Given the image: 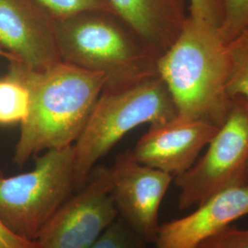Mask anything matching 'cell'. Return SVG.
Returning <instances> with one entry per match:
<instances>
[{
	"label": "cell",
	"instance_id": "6da1fadb",
	"mask_svg": "<svg viewBox=\"0 0 248 248\" xmlns=\"http://www.w3.org/2000/svg\"><path fill=\"white\" fill-rule=\"evenodd\" d=\"M8 72L25 86L30 97L13 156L19 168L44 151L74 145L106 82L101 73L62 61L44 71L10 62Z\"/></svg>",
	"mask_w": 248,
	"mask_h": 248
},
{
	"label": "cell",
	"instance_id": "7a4b0ae2",
	"mask_svg": "<svg viewBox=\"0 0 248 248\" xmlns=\"http://www.w3.org/2000/svg\"><path fill=\"white\" fill-rule=\"evenodd\" d=\"M178 115L221 127L232 100L227 93V44L219 29L187 15L175 43L157 60Z\"/></svg>",
	"mask_w": 248,
	"mask_h": 248
},
{
	"label": "cell",
	"instance_id": "3957f363",
	"mask_svg": "<svg viewBox=\"0 0 248 248\" xmlns=\"http://www.w3.org/2000/svg\"><path fill=\"white\" fill-rule=\"evenodd\" d=\"M57 37L62 62L103 74V91L158 77V57L116 14L87 11L59 19Z\"/></svg>",
	"mask_w": 248,
	"mask_h": 248
},
{
	"label": "cell",
	"instance_id": "277c9868",
	"mask_svg": "<svg viewBox=\"0 0 248 248\" xmlns=\"http://www.w3.org/2000/svg\"><path fill=\"white\" fill-rule=\"evenodd\" d=\"M177 115V108L159 76L129 89L102 91L74 144L75 190L87 183L98 160L126 133L142 124H163Z\"/></svg>",
	"mask_w": 248,
	"mask_h": 248
},
{
	"label": "cell",
	"instance_id": "5b68a950",
	"mask_svg": "<svg viewBox=\"0 0 248 248\" xmlns=\"http://www.w3.org/2000/svg\"><path fill=\"white\" fill-rule=\"evenodd\" d=\"M74 145L45 151L31 171L7 177L0 170V222L21 238L40 232L75 190Z\"/></svg>",
	"mask_w": 248,
	"mask_h": 248
},
{
	"label": "cell",
	"instance_id": "8992f818",
	"mask_svg": "<svg viewBox=\"0 0 248 248\" xmlns=\"http://www.w3.org/2000/svg\"><path fill=\"white\" fill-rule=\"evenodd\" d=\"M248 102L234 98L203 156L174 177L179 188V210L199 206L226 188L248 184Z\"/></svg>",
	"mask_w": 248,
	"mask_h": 248
},
{
	"label": "cell",
	"instance_id": "52a82bcc",
	"mask_svg": "<svg viewBox=\"0 0 248 248\" xmlns=\"http://www.w3.org/2000/svg\"><path fill=\"white\" fill-rule=\"evenodd\" d=\"M110 169H92L87 183L53 213L40 232V248H89L119 216Z\"/></svg>",
	"mask_w": 248,
	"mask_h": 248
},
{
	"label": "cell",
	"instance_id": "ba28073f",
	"mask_svg": "<svg viewBox=\"0 0 248 248\" xmlns=\"http://www.w3.org/2000/svg\"><path fill=\"white\" fill-rule=\"evenodd\" d=\"M109 169L119 217L147 245L154 244L159 229L160 206L174 177L138 162L133 150L119 154Z\"/></svg>",
	"mask_w": 248,
	"mask_h": 248
},
{
	"label": "cell",
	"instance_id": "9c48e42d",
	"mask_svg": "<svg viewBox=\"0 0 248 248\" xmlns=\"http://www.w3.org/2000/svg\"><path fill=\"white\" fill-rule=\"evenodd\" d=\"M58 21L40 0H0V47L33 71L62 62Z\"/></svg>",
	"mask_w": 248,
	"mask_h": 248
},
{
	"label": "cell",
	"instance_id": "30bf717a",
	"mask_svg": "<svg viewBox=\"0 0 248 248\" xmlns=\"http://www.w3.org/2000/svg\"><path fill=\"white\" fill-rule=\"evenodd\" d=\"M218 130L208 122L177 114L166 123L150 125L136 143L133 155L143 165L177 177L195 164Z\"/></svg>",
	"mask_w": 248,
	"mask_h": 248
},
{
	"label": "cell",
	"instance_id": "8fae6325",
	"mask_svg": "<svg viewBox=\"0 0 248 248\" xmlns=\"http://www.w3.org/2000/svg\"><path fill=\"white\" fill-rule=\"evenodd\" d=\"M183 218L161 224L155 248H198L231 223L248 214V184L213 195Z\"/></svg>",
	"mask_w": 248,
	"mask_h": 248
},
{
	"label": "cell",
	"instance_id": "7c38bea8",
	"mask_svg": "<svg viewBox=\"0 0 248 248\" xmlns=\"http://www.w3.org/2000/svg\"><path fill=\"white\" fill-rule=\"evenodd\" d=\"M118 17L158 58L180 34L187 16L184 0H108Z\"/></svg>",
	"mask_w": 248,
	"mask_h": 248
},
{
	"label": "cell",
	"instance_id": "4fadbf2b",
	"mask_svg": "<svg viewBox=\"0 0 248 248\" xmlns=\"http://www.w3.org/2000/svg\"><path fill=\"white\" fill-rule=\"evenodd\" d=\"M227 93L231 99L240 98L248 102V33L227 43Z\"/></svg>",
	"mask_w": 248,
	"mask_h": 248
},
{
	"label": "cell",
	"instance_id": "5bb4252c",
	"mask_svg": "<svg viewBox=\"0 0 248 248\" xmlns=\"http://www.w3.org/2000/svg\"><path fill=\"white\" fill-rule=\"evenodd\" d=\"M30 97L25 86L9 72L0 78V124L22 123L28 115Z\"/></svg>",
	"mask_w": 248,
	"mask_h": 248
},
{
	"label": "cell",
	"instance_id": "9a60e30c",
	"mask_svg": "<svg viewBox=\"0 0 248 248\" xmlns=\"http://www.w3.org/2000/svg\"><path fill=\"white\" fill-rule=\"evenodd\" d=\"M222 18L220 34L227 44L248 33V0H222Z\"/></svg>",
	"mask_w": 248,
	"mask_h": 248
},
{
	"label": "cell",
	"instance_id": "2e32d148",
	"mask_svg": "<svg viewBox=\"0 0 248 248\" xmlns=\"http://www.w3.org/2000/svg\"><path fill=\"white\" fill-rule=\"evenodd\" d=\"M147 244L118 216L89 248H146Z\"/></svg>",
	"mask_w": 248,
	"mask_h": 248
},
{
	"label": "cell",
	"instance_id": "e0dca14e",
	"mask_svg": "<svg viewBox=\"0 0 248 248\" xmlns=\"http://www.w3.org/2000/svg\"><path fill=\"white\" fill-rule=\"evenodd\" d=\"M59 18H67L87 11L116 14L108 0H40ZM117 15V14H116ZM118 16V15H117Z\"/></svg>",
	"mask_w": 248,
	"mask_h": 248
},
{
	"label": "cell",
	"instance_id": "ac0fdd59",
	"mask_svg": "<svg viewBox=\"0 0 248 248\" xmlns=\"http://www.w3.org/2000/svg\"><path fill=\"white\" fill-rule=\"evenodd\" d=\"M198 248H248V229L242 230L229 225L205 240Z\"/></svg>",
	"mask_w": 248,
	"mask_h": 248
},
{
	"label": "cell",
	"instance_id": "d6986e66",
	"mask_svg": "<svg viewBox=\"0 0 248 248\" xmlns=\"http://www.w3.org/2000/svg\"><path fill=\"white\" fill-rule=\"evenodd\" d=\"M189 16L220 29L222 18V0H188Z\"/></svg>",
	"mask_w": 248,
	"mask_h": 248
},
{
	"label": "cell",
	"instance_id": "ffe728a7",
	"mask_svg": "<svg viewBox=\"0 0 248 248\" xmlns=\"http://www.w3.org/2000/svg\"><path fill=\"white\" fill-rule=\"evenodd\" d=\"M0 248H40L36 241L21 238L0 222Z\"/></svg>",
	"mask_w": 248,
	"mask_h": 248
},
{
	"label": "cell",
	"instance_id": "44dd1931",
	"mask_svg": "<svg viewBox=\"0 0 248 248\" xmlns=\"http://www.w3.org/2000/svg\"><path fill=\"white\" fill-rule=\"evenodd\" d=\"M0 57H2V58H5L6 60H8V61H9V62H16V59H15V57H14L13 55H11L10 53H8L7 51L3 50L1 47H0Z\"/></svg>",
	"mask_w": 248,
	"mask_h": 248
},
{
	"label": "cell",
	"instance_id": "7402d4cb",
	"mask_svg": "<svg viewBox=\"0 0 248 248\" xmlns=\"http://www.w3.org/2000/svg\"></svg>",
	"mask_w": 248,
	"mask_h": 248
}]
</instances>
